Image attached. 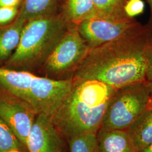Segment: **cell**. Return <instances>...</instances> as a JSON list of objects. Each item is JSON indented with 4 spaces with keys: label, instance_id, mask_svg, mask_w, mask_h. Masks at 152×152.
I'll list each match as a JSON object with an SVG mask.
<instances>
[{
    "label": "cell",
    "instance_id": "1",
    "mask_svg": "<svg viewBox=\"0 0 152 152\" xmlns=\"http://www.w3.org/2000/svg\"><path fill=\"white\" fill-rule=\"evenodd\" d=\"M152 26L90 49L77 66L75 79L94 80L119 88L145 80V51Z\"/></svg>",
    "mask_w": 152,
    "mask_h": 152
},
{
    "label": "cell",
    "instance_id": "2",
    "mask_svg": "<svg viewBox=\"0 0 152 152\" xmlns=\"http://www.w3.org/2000/svg\"><path fill=\"white\" fill-rule=\"evenodd\" d=\"M117 88L94 80L75 79L51 120L63 137L97 134Z\"/></svg>",
    "mask_w": 152,
    "mask_h": 152
},
{
    "label": "cell",
    "instance_id": "3",
    "mask_svg": "<svg viewBox=\"0 0 152 152\" xmlns=\"http://www.w3.org/2000/svg\"><path fill=\"white\" fill-rule=\"evenodd\" d=\"M70 80H55L24 71L0 68V88L24 101L37 115L51 117L71 90Z\"/></svg>",
    "mask_w": 152,
    "mask_h": 152
},
{
    "label": "cell",
    "instance_id": "4",
    "mask_svg": "<svg viewBox=\"0 0 152 152\" xmlns=\"http://www.w3.org/2000/svg\"><path fill=\"white\" fill-rule=\"evenodd\" d=\"M64 24L60 19L46 16L26 22L19 44L9 60L12 66L34 63L53 49L64 35Z\"/></svg>",
    "mask_w": 152,
    "mask_h": 152
},
{
    "label": "cell",
    "instance_id": "5",
    "mask_svg": "<svg viewBox=\"0 0 152 152\" xmlns=\"http://www.w3.org/2000/svg\"><path fill=\"white\" fill-rule=\"evenodd\" d=\"M152 101L147 81L117 88L109 104L100 129L127 130Z\"/></svg>",
    "mask_w": 152,
    "mask_h": 152
},
{
    "label": "cell",
    "instance_id": "6",
    "mask_svg": "<svg viewBox=\"0 0 152 152\" xmlns=\"http://www.w3.org/2000/svg\"><path fill=\"white\" fill-rule=\"evenodd\" d=\"M144 26L129 17L116 19L96 16L80 23L77 27L91 49L136 32Z\"/></svg>",
    "mask_w": 152,
    "mask_h": 152
},
{
    "label": "cell",
    "instance_id": "7",
    "mask_svg": "<svg viewBox=\"0 0 152 152\" xmlns=\"http://www.w3.org/2000/svg\"><path fill=\"white\" fill-rule=\"evenodd\" d=\"M89 50L77 26L73 28L55 45L46 61V67L54 73L64 72L78 65Z\"/></svg>",
    "mask_w": 152,
    "mask_h": 152
},
{
    "label": "cell",
    "instance_id": "8",
    "mask_svg": "<svg viewBox=\"0 0 152 152\" xmlns=\"http://www.w3.org/2000/svg\"><path fill=\"white\" fill-rule=\"evenodd\" d=\"M3 91L0 93V117L27 149L28 137L37 114L24 101Z\"/></svg>",
    "mask_w": 152,
    "mask_h": 152
},
{
    "label": "cell",
    "instance_id": "9",
    "mask_svg": "<svg viewBox=\"0 0 152 152\" xmlns=\"http://www.w3.org/2000/svg\"><path fill=\"white\" fill-rule=\"evenodd\" d=\"M26 148L29 152H63L64 143L51 118L39 114L31 129Z\"/></svg>",
    "mask_w": 152,
    "mask_h": 152
},
{
    "label": "cell",
    "instance_id": "10",
    "mask_svg": "<svg viewBox=\"0 0 152 152\" xmlns=\"http://www.w3.org/2000/svg\"><path fill=\"white\" fill-rule=\"evenodd\" d=\"M136 151L152 142V101L148 108L127 130Z\"/></svg>",
    "mask_w": 152,
    "mask_h": 152
},
{
    "label": "cell",
    "instance_id": "11",
    "mask_svg": "<svg viewBox=\"0 0 152 152\" xmlns=\"http://www.w3.org/2000/svg\"><path fill=\"white\" fill-rule=\"evenodd\" d=\"M96 135L100 152H137L127 131L100 129Z\"/></svg>",
    "mask_w": 152,
    "mask_h": 152
},
{
    "label": "cell",
    "instance_id": "12",
    "mask_svg": "<svg viewBox=\"0 0 152 152\" xmlns=\"http://www.w3.org/2000/svg\"><path fill=\"white\" fill-rule=\"evenodd\" d=\"M26 23L18 16L11 25L0 31V60L5 59L16 50Z\"/></svg>",
    "mask_w": 152,
    "mask_h": 152
},
{
    "label": "cell",
    "instance_id": "13",
    "mask_svg": "<svg viewBox=\"0 0 152 152\" xmlns=\"http://www.w3.org/2000/svg\"><path fill=\"white\" fill-rule=\"evenodd\" d=\"M59 0H23L18 16L26 22L48 16Z\"/></svg>",
    "mask_w": 152,
    "mask_h": 152
},
{
    "label": "cell",
    "instance_id": "14",
    "mask_svg": "<svg viewBox=\"0 0 152 152\" xmlns=\"http://www.w3.org/2000/svg\"><path fill=\"white\" fill-rule=\"evenodd\" d=\"M66 11L76 24L97 16L92 0H68Z\"/></svg>",
    "mask_w": 152,
    "mask_h": 152
},
{
    "label": "cell",
    "instance_id": "15",
    "mask_svg": "<svg viewBox=\"0 0 152 152\" xmlns=\"http://www.w3.org/2000/svg\"><path fill=\"white\" fill-rule=\"evenodd\" d=\"M97 16L122 19L127 18L124 11L126 0H92Z\"/></svg>",
    "mask_w": 152,
    "mask_h": 152
},
{
    "label": "cell",
    "instance_id": "16",
    "mask_svg": "<svg viewBox=\"0 0 152 152\" xmlns=\"http://www.w3.org/2000/svg\"><path fill=\"white\" fill-rule=\"evenodd\" d=\"M96 134H87L71 137L68 140L69 152H100Z\"/></svg>",
    "mask_w": 152,
    "mask_h": 152
},
{
    "label": "cell",
    "instance_id": "17",
    "mask_svg": "<svg viewBox=\"0 0 152 152\" xmlns=\"http://www.w3.org/2000/svg\"><path fill=\"white\" fill-rule=\"evenodd\" d=\"M24 147L11 128L0 117V152L22 151Z\"/></svg>",
    "mask_w": 152,
    "mask_h": 152
},
{
    "label": "cell",
    "instance_id": "18",
    "mask_svg": "<svg viewBox=\"0 0 152 152\" xmlns=\"http://www.w3.org/2000/svg\"><path fill=\"white\" fill-rule=\"evenodd\" d=\"M145 4L142 0H126L124 5L125 14L131 18L140 15L144 11Z\"/></svg>",
    "mask_w": 152,
    "mask_h": 152
},
{
    "label": "cell",
    "instance_id": "19",
    "mask_svg": "<svg viewBox=\"0 0 152 152\" xmlns=\"http://www.w3.org/2000/svg\"><path fill=\"white\" fill-rule=\"evenodd\" d=\"M18 13V7H0V24L11 22Z\"/></svg>",
    "mask_w": 152,
    "mask_h": 152
},
{
    "label": "cell",
    "instance_id": "20",
    "mask_svg": "<svg viewBox=\"0 0 152 152\" xmlns=\"http://www.w3.org/2000/svg\"><path fill=\"white\" fill-rule=\"evenodd\" d=\"M145 58L147 62L145 80L147 82H152V36L147 45Z\"/></svg>",
    "mask_w": 152,
    "mask_h": 152
},
{
    "label": "cell",
    "instance_id": "21",
    "mask_svg": "<svg viewBox=\"0 0 152 152\" xmlns=\"http://www.w3.org/2000/svg\"><path fill=\"white\" fill-rule=\"evenodd\" d=\"M22 0H0V7H18Z\"/></svg>",
    "mask_w": 152,
    "mask_h": 152
},
{
    "label": "cell",
    "instance_id": "22",
    "mask_svg": "<svg viewBox=\"0 0 152 152\" xmlns=\"http://www.w3.org/2000/svg\"><path fill=\"white\" fill-rule=\"evenodd\" d=\"M137 152H152V142L149 145Z\"/></svg>",
    "mask_w": 152,
    "mask_h": 152
},
{
    "label": "cell",
    "instance_id": "23",
    "mask_svg": "<svg viewBox=\"0 0 152 152\" xmlns=\"http://www.w3.org/2000/svg\"><path fill=\"white\" fill-rule=\"evenodd\" d=\"M147 2H148L149 4V5L150 7V9H151V18H152V19H151V25L152 26V0H147Z\"/></svg>",
    "mask_w": 152,
    "mask_h": 152
},
{
    "label": "cell",
    "instance_id": "24",
    "mask_svg": "<svg viewBox=\"0 0 152 152\" xmlns=\"http://www.w3.org/2000/svg\"><path fill=\"white\" fill-rule=\"evenodd\" d=\"M148 82V87L149 88L151 95L152 98V82Z\"/></svg>",
    "mask_w": 152,
    "mask_h": 152
},
{
    "label": "cell",
    "instance_id": "25",
    "mask_svg": "<svg viewBox=\"0 0 152 152\" xmlns=\"http://www.w3.org/2000/svg\"><path fill=\"white\" fill-rule=\"evenodd\" d=\"M7 152H22V151L20 150H18V149H14V150H11Z\"/></svg>",
    "mask_w": 152,
    "mask_h": 152
}]
</instances>
